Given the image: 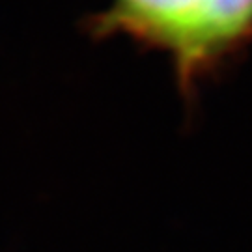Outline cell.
Listing matches in <instances>:
<instances>
[{
	"instance_id": "obj_1",
	"label": "cell",
	"mask_w": 252,
	"mask_h": 252,
	"mask_svg": "<svg viewBox=\"0 0 252 252\" xmlns=\"http://www.w3.org/2000/svg\"><path fill=\"white\" fill-rule=\"evenodd\" d=\"M90 36H126L168 54L181 97L228 67L252 41V0H112L88 21Z\"/></svg>"
}]
</instances>
